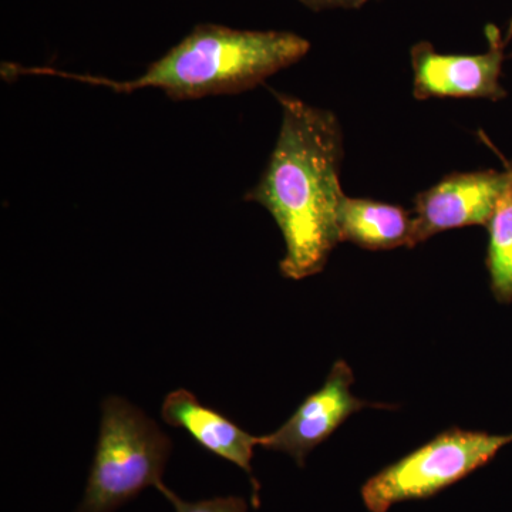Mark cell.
I'll use <instances>...</instances> for the list:
<instances>
[{
  "instance_id": "1",
  "label": "cell",
  "mask_w": 512,
  "mask_h": 512,
  "mask_svg": "<svg viewBox=\"0 0 512 512\" xmlns=\"http://www.w3.org/2000/svg\"><path fill=\"white\" fill-rule=\"evenodd\" d=\"M275 96L282 110L281 130L261 180L244 200L272 215L285 239L279 271L301 281L320 274L340 242L345 144L332 111L288 94Z\"/></svg>"
},
{
  "instance_id": "2",
  "label": "cell",
  "mask_w": 512,
  "mask_h": 512,
  "mask_svg": "<svg viewBox=\"0 0 512 512\" xmlns=\"http://www.w3.org/2000/svg\"><path fill=\"white\" fill-rule=\"evenodd\" d=\"M311 50V42L292 32L239 30L204 23L195 26L173 49L133 80L107 79L62 72L53 67H23L3 63L2 77L26 74L55 76L84 84L107 87L116 93L163 90L171 100H197L208 96L238 94L255 89L268 77L288 69Z\"/></svg>"
},
{
  "instance_id": "3",
  "label": "cell",
  "mask_w": 512,
  "mask_h": 512,
  "mask_svg": "<svg viewBox=\"0 0 512 512\" xmlns=\"http://www.w3.org/2000/svg\"><path fill=\"white\" fill-rule=\"evenodd\" d=\"M171 440L123 397H106L96 453L76 512H114L148 487L163 484Z\"/></svg>"
},
{
  "instance_id": "4",
  "label": "cell",
  "mask_w": 512,
  "mask_h": 512,
  "mask_svg": "<svg viewBox=\"0 0 512 512\" xmlns=\"http://www.w3.org/2000/svg\"><path fill=\"white\" fill-rule=\"evenodd\" d=\"M512 443V434L451 429L383 468L362 487L370 512H387L403 501L433 497L490 463Z\"/></svg>"
},
{
  "instance_id": "5",
  "label": "cell",
  "mask_w": 512,
  "mask_h": 512,
  "mask_svg": "<svg viewBox=\"0 0 512 512\" xmlns=\"http://www.w3.org/2000/svg\"><path fill=\"white\" fill-rule=\"evenodd\" d=\"M485 35L490 49L481 55H443L430 42L416 43L410 50L414 99H505L507 90L500 82L504 63L500 30L490 25Z\"/></svg>"
},
{
  "instance_id": "6",
  "label": "cell",
  "mask_w": 512,
  "mask_h": 512,
  "mask_svg": "<svg viewBox=\"0 0 512 512\" xmlns=\"http://www.w3.org/2000/svg\"><path fill=\"white\" fill-rule=\"evenodd\" d=\"M353 383L352 367L345 360H338L318 392L306 397L278 430L259 437V446L288 454L299 467H305L309 453L328 440L352 414L365 407L392 409L386 404L360 400L352 393Z\"/></svg>"
},
{
  "instance_id": "7",
  "label": "cell",
  "mask_w": 512,
  "mask_h": 512,
  "mask_svg": "<svg viewBox=\"0 0 512 512\" xmlns=\"http://www.w3.org/2000/svg\"><path fill=\"white\" fill-rule=\"evenodd\" d=\"M508 183V171L451 173L414 197L417 244L450 229L487 227Z\"/></svg>"
},
{
  "instance_id": "8",
  "label": "cell",
  "mask_w": 512,
  "mask_h": 512,
  "mask_svg": "<svg viewBox=\"0 0 512 512\" xmlns=\"http://www.w3.org/2000/svg\"><path fill=\"white\" fill-rule=\"evenodd\" d=\"M161 417L170 426L187 431L205 450L241 468L252 484V504L259 505V484L252 474L251 460L259 437L242 430L234 421L212 407L198 402L185 389L174 390L165 396Z\"/></svg>"
},
{
  "instance_id": "9",
  "label": "cell",
  "mask_w": 512,
  "mask_h": 512,
  "mask_svg": "<svg viewBox=\"0 0 512 512\" xmlns=\"http://www.w3.org/2000/svg\"><path fill=\"white\" fill-rule=\"evenodd\" d=\"M340 242H352L366 251L414 248V217L399 205L345 195L339 210Z\"/></svg>"
},
{
  "instance_id": "10",
  "label": "cell",
  "mask_w": 512,
  "mask_h": 512,
  "mask_svg": "<svg viewBox=\"0 0 512 512\" xmlns=\"http://www.w3.org/2000/svg\"><path fill=\"white\" fill-rule=\"evenodd\" d=\"M508 183L488 221V249L485 265L491 292L498 302H512V161L505 164Z\"/></svg>"
},
{
  "instance_id": "11",
  "label": "cell",
  "mask_w": 512,
  "mask_h": 512,
  "mask_svg": "<svg viewBox=\"0 0 512 512\" xmlns=\"http://www.w3.org/2000/svg\"><path fill=\"white\" fill-rule=\"evenodd\" d=\"M157 490L173 504L175 512H248L247 501L241 497H217L190 503L178 497L164 483Z\"/></svg>"
},
{
  "instance_id": "12",
  "label": "cell",
  "mask_w": 512,
  "mask_h": 512,
  "mask_svg": "<svg viewBox=\"0 0 512 512\" xmlns=\"http://www.w3.org/2000/svg\"><path fill=\"white\" fill-rule=\"evenodd\" d=\"M298 2L313 12H322V10L332 9H360L370 0H298Z\"/></svg>"
}]
</instances>
